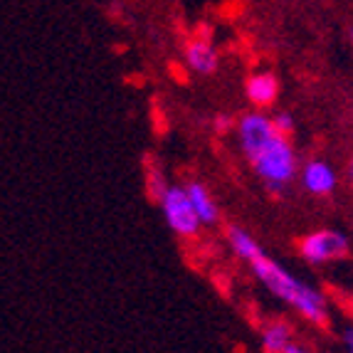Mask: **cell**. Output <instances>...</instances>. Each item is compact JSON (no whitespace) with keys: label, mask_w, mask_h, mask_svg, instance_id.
Masks as SVG:
<instances>
[{"label":"cell","mask_w":353,"mask_h":353,"mask_svg":"<svg viewBox=\"0 0 353 353\" xmlns=\"http://www.w3.org/2000/svg\"><path fill=\"white\" fill-rule=\"evenodd\" d=\"M240 146L252 163L254 173L267 183V188L282 190L296 173V156L289 136L279 134L274 121L259 112L245 114L237 124Z\"/></svg>","instance_id":"obj_2"},{"label":"cell","mask_w":353,"mask_h":353,"mask_svg":"<svg viewBox=\"0 0 353 353\" xmlns=\"http://www.w3.org/2000/svg\"><path fill=\"white\" fill-rule=\"evenodd\" d=\"M346 306H348V314L353 316V296H351V299H346Z\"/></svg>","instance_id":"obj_13"},{"label":"cell","mask_w":353,"mask_h":353,"mask_svg":"<svg viewBox=\"0 0 353 353\" xmlns=\"http://www.w3.org/2000/svg\"><path fill=\"white\" fill-rule=\"evenodd\" d=\"M228 240L237 257L248 262L250 270L254 272V277L265 284L272 294L292 306L306 321H312L316 326H326V321H329V306H326V299L319 294L316 289L304 284L301 279H296L279 262L267 257L265 250L257 245V240L242 228H228Z\"/></svg>","instance_id":"obj_1"},{"label":"cell","mask_w":353,"mask_h":353,"mask_svg":"<svg viewBox=\"0 0 353 353\" xmlns=\"http://www.w3.org/2000/svg\"><path fill=\"white\" fill-rule=\"evenodd\" d=\"M348 178L353 181V156H351V161H348Z\"/></svg>","instance_id":"obj_12"},{"label":"cell","mask_w":353,"mask_h":353,"mask_svg":"<svg viewBox=\"0 0 353 353\" xmlns=\"http://www.w3.org/2000/svg\"><path fill=\"white\" fill-rule=\"evenodd\" d=\"M245 92H248V99L254 106H270L274 104V99L279 94V82L277 77L270 74V72H257V74H252L248 79Z\"/></svg>","instance_id":"obj_8"},{"label":"cell","mask_w":353,"mask_h":353,"mask_svg":"<svg viewBox=\"0 0 353 353\" xmlns=\"http://www.w3.org/2000/svg\"><path fill=\"white\" fill-rule=\"evenodd\" d=\"M272 121H274L279 134H284V136H289L294 131V119L289 117V114H277V117H272Z\"/></svg>","instance_id":"obj_10"},{"label":"cell","mask_w":353,"mask_h":353,"mask_svg":"<svg viewBox=\"0 0 353 353\" xmlns=\"http://www.w3.org/2000/svg\"><path fill=\"white\" fill-rule=\"evenodd\" d=\"M185 62L193 72L198 74H210L218 67V52L210 42L203 40V37H193V40L185 45Z\"/></svg>","instance_id":"obj_7"},{"label":"cell","mask_w":353,"mask_h":353,"mask_svg":"<svg viewBox=\"0 0 353 353\" xmlns=\"http://www.w3.org/2000/svg\"><path fill=\"white\" fill-rule=\"evenodd\" d=\"M343 346H346L348 351L353 353V326H351V329L343 331Z\"/></svg>","instance_id":"obj_11"},{"label":"cell","mask_w":353,"mask_h":353,"mask_svg":"<svg viewBox=\"0 0 353 353\" xmlns=\"http://www.w3.org/2000/svg\"><path fill=\"white\" fill-rule=\"evenodd\" d=\"M188 188V195L190 201H193V208L195 212H198V218L203 220V225H215L218 223V205H215V201H212V195L205 190V185H201V183H188L185 185Z\"/></svg>","instance_id":"obj_9"},{"label":"cell","mask_w":353,"mask_h":353,"mask_svg":"<svg viewBox=\"0 0 353 353\" xmlns=\"http://www.w3.org/2000/svg\"><path fill=\"white\" fill-rule=\"evenodd\" d=\"M161 210H163V218L168 223V228L181 237H195L201 232L203 220L198 218V212L190 201L188 188H181V185H165V190L159 195Z\"/></svg>","instance_id":"obj_3"},{"label":"cell","mask_w":353,"mask_h":353,"mask_svg":"<svg viewBox=\"0 0 353 353\" xmlns=\"http://www.w3.org/2000/svg\"><path fill=\"white\" fill-rule=\"evenodd\" d=\"M262 348L267 353H304V346L294 343L292 326L284 321H274L262 331Z\"/></svg>","instance_id":"obj_6"},{"label":"cell","mask_w":353,"mask_h":353,"mask_svg":"<svg viewBox=\"0 0 353 353\" xmlns=\"http://www.w3.org/2000/svg\"><path fill=\"white\" fill-rule=\"evenodd\" d=\"M301 183L314 195H329L336 188V173L324 161H309L301 168Z\"/></svg>","instance_id":"obj_5"},{"label":"cell","mask_w":353,"mask_h":353,"mask_svg":"<svg viewBox=\"0 0 353 353\" xmlns=\"http://www.w3.org/2000/svg\"><path fill=\"white\" fill-rule=\"evenodd\" d=\"M299 252L312 265H326L348 254V237L339 230H319L299 242Z\"/></svg>","instance_id":"obj_4"},{"label":"cell","mask_w":353,"mask_h":353,"mask_svg":"<svg viewBox=\"0 0 353 353\" xmlns=\"http://www.w3.org/2000/svg\"><path fill=\"white\" fill-rule=\"evenodd\" d=\"M348 40H351V45H353V25L348 28Z\"/></svg>","instance_id":"obj_14"}]
</instances>
